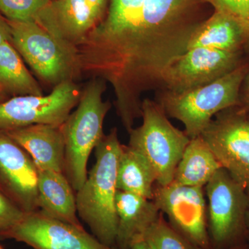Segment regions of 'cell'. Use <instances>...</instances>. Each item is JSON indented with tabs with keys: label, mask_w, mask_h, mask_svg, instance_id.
Wrapping results in <instances>:
<instances>
[{
	"label": "cell",
	"mask_w": 249,
	"mask_h": 249,
	"mask_svg": "<svg viewBox=\"0 0 249 249\" xmlns=\"http://www.w3.org/2000/svg\"><path fill=\"white\" fill-rule=\"evenodd\" d=\"M204 0H145L133 31L100 71L110 83L121 123L129 133L142 116V94L161 89L169 67L188 51L206 20Z\"/></svg>",
	"instance_id": "cell-1"
},
{
	"label": "cell",
	"mask_w": 249,
	"mask_h": 249,
	"mask_svg": "<svg viewBox=\"0 0 249 249\" xmlns=\"http://www.w3.org/2000/svg\"><path fill=\"white\" fill-rule=\"evenodd\" d=\"M121 145L116 127L105 134L95 148V164L76 194L78 217L101 243L115 248L116 180Z\"/></svg>",
	"instance_id": "cell-2"
},
{
	"label": "cell",
	"mask_w": 249,
	"mask_h": 249,
	"mask_svg": "<svg viewBox=\"0 0 249 249\" xmlns=\"http://www.w3.org/2000/svg\"><path fill=\"white\" fill-rule=\"evenodd\" d=\"M106 82L93 78L82 93L78 107L62 124L65 137L64 175L75 191L88 178L90 155L104 137L103 123L111 104L103 101Z\"/></svg>",
	"instance_id": "cell-3"
},
{
	"label": "cell",
	"mask_w": 249,
	"mask_h": 249,
	"mask_svg": "<svg viewBox=\"0 0 249 249\" xmlns=\"http://www.w3.org/2000/svg\"><path fill=\"white\" fill-rule=\"evenodd\" d=\"M248 71L240 65L212 83L182 92L163 90L157 103L166 115L181 121L190 139L200 136L213 117L238 104L239 91Z\"/></svg>",
	"instance_id": "cell-4"
},
{
	"label": "cell",
	"mask_w": 249,
	"mask_h": 249,
	"mask_svg": "<svg viewBox=\"0 0 249 249\" xmlns=\"http://www.w3.org/2000/svg\"><path fill=\"white\" fill-rule=\"evenodd\" d=\"M142 125L129 132V146L143 156L154 170L156 183L167 186L191 139L168 120L157 102L142 101Z\"/></svg>",
	"instance_id": "cell-5"
},
{
	"label": "cell",
	"mask_w": 249,
	"mask_h": 249,
	"mask_svg": "<svg viewBox=\"0 0 249 249\" xmlns=\"http://www.w3.org/2000/svg\"><path fill=\"white\" fill-rule=\"evenodd\" d=\"M11 44L41 79L56 86L78 74L74 49L37 22L8 20Z\"/></svg>",
	"instance_id": "cell-6"
},
{
	"label": "cell",
	"mask_w": 249,
	"mask_h": 249,
	"mask_svg": "<svg viewBox=\"0 0 249 249\" xmlns=\"http://www.w3.org/2000/svg\"><path fill=\"white\" fill-rule=\"evenodd\" d=\"M207 223L212 249H231L247 242L246 188L219 168L204 187Z\"/></svg>",
	"instance_id": "cell-7"
},
{
	"label": "cell",
	"mask_w": 249,
	"mask_h": 249,
	"mask_svg": "<svg viewBox=\"0 0 249 249\" xmlns=\"http://www.w3.org/2000/svg\"><path fill=\"white\" fill-rule=\"evenodd\" d=\"M82 93L73 81L54 87L47 96H18L0 103V129L37 124L62 125L78 106Z\"/></svg>",
	"instance_id": "cell-8"
},
{
	"label": "cell",
	"mask_w": 249,
	"mask_h": 249,
	"mask_svg": "<svg viewBox=\"0 0 249 249\" xmlns=\"http://www.w3.org/2000/svg\"><path fill=\"white\" fill-rule=\"evenodd\" d=\"M152 200L166 214L171 227L193 245L212 249L204 188L181 186L173 181L165 186L155 183Z\"/></svg>",
	"instance_id": "cell-9"
},
{
	"label": "cell",
	"mask_w": 249,
	"mask_h": 249,
	"mask_svg": "<svg viewBox=\"0 0 249 249\" xmlns=\"http://www.w3.org/2000/svg\"><path fill=\"white\" fill-rule=\"evenodd\" d=\"M201 136L221 166L245 188L249 186V116L244 111L216 114Z\"/></svg>",
	"instance_id": "cell-10"
},
{
	"label": "cell",
	"mask_w": 249,
	"mask_h": 249,
	"mask_svg": "<svg viewBox=\"0 0 249 249\" xmlns=\"http://www.w3.org/2000/svg\"><path fill=\"white\" fill-rule=\"evenodd\" d=\"M0 239L22 242L33 249H117L103 245L85 229L49 217L39 210L26 213Z\"/></svg>",
	"instance_id": "cell-11"
},
{
	"label": "cell",
	"mask_w": 249,
	"mask_h": 249,
	"mask_svg": "<svg viewBox=\"0 0 249 249\" xmlns=\"http://www.w3.org/2000/svg\"><path fill=\"white\" fill-rule=\"evenodd\" d=\"M240 53L204 47L189 49L169 67L161 89L182 92L212 83L240 66Z\"/></svg>",
	"instance_id": "cell-12"
},
{
	"label": "cell",
	"mask_w": 249,
	"mask_h": 249,
	"mask_svg": "<svg viewBox=\"0 0 249 249\" xmlns=\"http://www.w3.org/2000/svg\"><path fill=\"white\" fill-rule=\"evenodd\" d=\"M0 191L25 213L38 210L35 163L29 153L1 129Z\"/></svg>",
	"instance_id": "cell-13"
},
{
	"label": "cell",
	"mask_w": 249,
	"mask_h": 249,
	"mask_svg": "<svg viewBox=\"0 0 249 249\" xmlns=\"http://www.w3.org/2000/svg\"><path fill=\"white\" fill-rule=\"evenodd\" d=\"M145 0H110L105 20L96 24L75 46L83 60L105 58L119 48L133 31Z\"/></svg>",
	"instance_id": "cell-14"
},
{
	"label": "cell",
	"mask_w": 249,
	"mask_h": 249,
	"mask_svg": "<svg viewBox=\"0 0 249 249\" xmlns=\"http://www.w3.org/2000/svg\"><path fill=\"white\" fill-rule=\"evenodd\" d=\"M3 130L29 153L37 170L63 173L65 143L62 125L37 124Z\"/></svg>",
	"instance_id": "cell-15"
},
{
	"label": "cell",
	"mask_w": 249,
	"mask_h": 249,
	"mask_svg": "<svg viewBox=\"0 0 249 249\" xmlns=\"http://www.w3.org/2000/svg\"><path fill=\"white\" fill-rule=\"evenodd\" d=\"M99 20L85 0H53L37 23L74 49Z\"/></svg>",
	"instance_id": "cell-16"
},
{
	"label": "cell",
	"mask_w": 249,
	"mask_h": 249,
	"mask_svg": "<svg viewBox=\"0 0 249 249\" xmlns=\"http://www.w3.org/2000/svg\"><path fill=\"white\" fill-rule=\"evenodd\" d=\"M118 229L116 248L130 249L160 216V211L152 200L118 190L116 196Z\"/></svg>",
	"instance_id": "cell-17"
},
{
	"label": "cell",
	"mask_w": 249,
	"mask_h": 249,
	"mask_svg": "<svg viewBox=\"0 0 249 249\" xmlns=\"http://www.w3.org/2000/svg\"><path fill=\"white\" fill-rule=\"evenodd\" d=\"M74 191L63 173L37 170L39 211L49 217L84 229L78 218Z\"/></svg>",
	"instance_id": "cell-18"
},
{
	"label": "cell",
	"mask_w": 249,
	"mask_h": 249,
	"mask_svg": "<svg viewBox=\"0 0 249 249\" xmlns=\"http://www.w3.org/2000/svg\"><path fill=\"white\" fill-rule=\"evenodd\" d=\"M249 43V29L235 18L214 10L195 31L188 45L189 49L204 47L239 52Z\"/></svg>",
	"instance_id": "cell-19"
},
{
	"label": "cell",
	"mask_w": 249,
	"mask_h": 249,
	"mask_svg": "<svg viewBox=\"0 0 249 249\" xmlns=\"http://www.w3.org/2000/svg\"><path fill=\"white\" fill-rule=\"evenodd\" d=\"M222 168L201 136L191 139L178 162L173 182L181 186L203 187Z\"/></svg>",
	"instance_id": "cell-20"
},
{
	"label": "cell",
	"mask_w": 249,
	"mask_h": 249,
	"mask_svg": "<svg viewBox=\"0 0 249 249\" xmlns=\"http://www.w3.org/2000/svg\"><path fill=\"white\" fill-rule=\"evenodd\" d=\"M0 94L7 98L43 95L40 85L27 70L22 57L8 41L0 45Z\"/></svg>",
	"instance_id": "cell-21"
},
{
	"label": "cell",
	"mask_w": 249,
	"mask_h": 249,
	"mask_svg": "<svg viewBox=\"0 0 249 249\" xmlns=\"http://www.w3.org/2000/svg\"><path fill=\"white\" fill-rule=\"evenodd\" d=\"M155 183V173L146 159L129 145H121L117 189L152 200Z\"/></svg>",
	"instance_id": "cell-22"
},
{
	"label": "cell",
	"mask_w": 249,
	"mask_h": 249,
	"mask_svg": "<svg viewBox=\"0 0 249 249\" xmlns=\"http://www.w3.org/2000/svg\"><path fill=\"white\" fill-rule=\"evenodd\" d=\"M142 239L150 249H200L174 229L165 220L161 212L157 221L145 232Z\"/></svg>",
	"instance_id": "cell-23"
},
{
	"label": "cell",
	"mask_w": 249,
	"mask_h": 249,
	"mask_svg": "<svg viewBox=\"0 0 249 249\" xmlns=\"http://www.w3.org/2000/svg\"><path fill=\"white\" fill-rule=\"evenodd\" d=\"M52 0H0V13L6 19L37 22Z\"/></svg>",
	"instance_id": "cell-24"
},
{
	"label": "cell",
	"mask_w": 249,
	"mask_h": 249,
	"mask_svg": "<svg viewBox=\"0 0 249 249\" xmlns=\"http://www.w3.org/2000/svg\"><path fill=\"white\" fill-rule=\"evenodd\" d=\"M221 11L238 19L249 29V0H204Z\"/></svg>",
	"instance_id": "cell-25"
},
{
	"label": "cell",
	"mask_w": 249,
	"mask_h": 249,
	"mask_svg": "<svg viewBox=\"0 0 249 249\" xmlns=\"http://www.w3.org/2000/svg\"><path fill=\"white\" fill-rule=\"evenodd\" d=\"M25 214L14 201L0 191V237L17 224Z\"/></svg>",
	"instance_id": "cell-26"
},
{
	"label": "cell",
	"mask_w": 249,
	"mask_h": 249,
	"mask_svg": "<svg viewBox=\"0 0 249 249\" xmlns=\"http://www.w3.org/2000/svg\"><path fill=\"white\" fill-rule=\"evenodd\" d=\"M11 28L7 19L0 16V45L8 41L11 43Z\"/></svg>",
	"instance_id": "cell-27"
},
{
	"label": "cell",
	"mask_w": 249,
	"mask_h": 249,
	"mask_svg": "<svg viewBox=\"0 0 249 249\" xmlns=\"http://www.w3.org/2000/svg\"><path fill=\"white\" fill-rule=\"evenodd\" d=\"M95 14L101 19L106 8L107 0H85Z\"/></svg>",
	"instance_id": "cell-28"
},
{
	"label": "cell",
	"mask_w": 249,
	"mask_h": 249,
	"mask_svg": "<svg viewBox=\"0 0 249 249\" xmlns=\"http://www.w3.org/2000/svg\"><path fill=\"white\" fill-rule=\"evenodd\" d=\"M130 249H150L146 242L143 239H140L134 242Z\"/></svg>",
	"instance_id": "cell-29"
},
{
	"label": "cell",
	"mask_w": 249,
	"mask_h": 249,
	"mask_svg": "<svg viewBox=\"0 0 249 249\" xmlns=\"http://www.w3.org/2000/svg\"><path fill=\"white\" fill-rule=\"evenodd\" d=\"M247 197H248V206H247V214H246V229H247V242L249 243V186L246 188Z\"/></svg>",
	"instance_id": "cell-30"
},
{
	"label": "cell",
	"mask_w": 249,
	"mask_h": 249,
	"mask_svg": "<svg viewBox=\"0 0 249 249\" xmlns=\"http://www.w3.org/2000/svg\"><path fill=\"white\" fill-rule=\"evenodd\" d=\"M246 103H247V109H248L249 113V75L248 79V86H247V96H246Z\"/></svg>",
	"instance_id": "cell-31"
},
{
	"label": "cell",
	"mask_w": 249,
	"mask_h": 249,
	"mask_svg": "<svg viewBox=\"0 0 249 249\" xmlns=\"http://www.w3.org/2000/svg\"><path fill=\"white\" fill-rule=\"evenodd\" d=\"M231 249H249V244H245V245L239 246V247H234Z\"/></svg>",
	"instance_id": "cell-32"
},
{
	"label": "cell",
	"mask_w": 249,
	"mask_h": 249,
	"mask_svg": "<svg viewBox=\"0 0 249 249\" xmlns=\"http://www.w3.org/2000/svg\"><path fill=\"white\" fill-rule=\"evenodd\" d=\"M6 99H8L7 98L4 97L2 95L0 94V103L3 102V101H6Z\"/></svg>",
	"instance_id": "cell-33"
},
{
	"label": "cell",
	"mask_w": 249,
	"mask_h": 249,
	"mask_svg": "<svg viewBox=\"0 0 249 249\" xmlns=\"http://www.w3.org/2000/svg\"><path fill=\"white\" fill-rule=\"evenodd\" d=\"M0 249H5L4 247H1V245H0Z\"/></svg>",
	"instance_id": "cell-34"
}]
</instances>
